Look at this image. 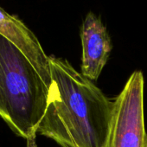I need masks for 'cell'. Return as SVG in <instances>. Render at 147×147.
Instances as JSON below:
<instances>
[{"label": "cell", "mask_w": 147, "mask_h": 147, "mask_svg": "<svg viewBox=\"0 0 147 147\" xmlns=\"http://www.w3.org/2000/svg\"><path fill=\"white\" fill-rule=\"evenodd\" d=\"M145 147H147V141H146V145H145Z\"/></svg>", "instance_id": "6"}, {"label": "cell", "mask_w": 147, "mask_h": 147, "mask_svg": "<svg viewBox=\"0 0 147 147\" xmlns=\"http://www.w3.org/2000/svg\"><path fill=\"white\" fill-rule=\"evenodd\" d=\"M144 76L134 71L113 102L106 147H145Z\"/></svg>", "instance_id": "3"}, {"label": "cell", "mask_w": 147, "mask_h": 147, "mask_svg": "<svg viewBox=\"0 0 147 147\" xmlns=\"http://www.w3.org/2000/svg\"><path fill=\"white\" fill-rule=\"evenodd\" d=\"M51 71L36 66L14 43L0 35V118L27 147L36 138L47 108Z\"/></svg>", "instance_id": "2"}, {"label": "cell", "mask_w": 147, "mask_h": 147, "mask_svg": "<svg viewBox=\"0 0 147 147\" xmlns=\"http://www.w3.org/2000/svg\"><path fill=\"white\" fill-rule=\"evenodd\" d=\"M52 83L37 133L61 147H106L113 102L68 61L49 55Z\"/></svg>", "instance_id": "1"}, {"label": "cell", "mask_w": 147, "mask_h": 147, "mask_svg": "<svg viewBox=\"0 0 147 147\" xmlns=\"http://www.w3.org/2000/svg\"><path fill=\"white\" fill-rule=\"evenodd\" d=\"M0 35L18 47L38 67L51 71L49 55L43 50L38 38L18 17L0 7Z\"/></svg>", "instance_id": "5"}, {"label": "cell", "mask_w": 147, "mask_h": 147, "mask_svg": "<svg viewBox=\"0 0 147 147\" xmlns=\"http://www.w3.org/2000/svg\"><path fill=\"white\" fill-rule=\"evenodd\" d=\"M82 46L81 73L90 81L98 80L110 56L113 44L100 17L89 11L81 27Z\"/></svg>", "instance_id": "4"}]
</instances>
